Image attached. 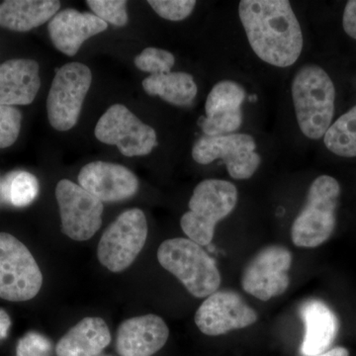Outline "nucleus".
Masks as SVG:
<instances>
[{
	"instance_id": "nucleus-27",
	"label": "nucleus",
	"mask_w": 356,
	"mask_h": 356,
	"mask_svg": "<svg viewBox=\"0 0 356 356\" xmlns=\"http://www.w3.org/2000/svg\"><path fill=\"white\" fill-rule=\"evenodd\" d=\"M22 113L14 106L0 105V149L11 147L19 137Z\"/></svg>"
},
{
	"instance_id": "nucleus-9",
	"label": "nucleus",
	"mask_w": 356,
	"mask_h": 356,
	"mask_svg": "<svg viewBox=\"0 0 356 356\" xmlns=\"http://www.w3.org/2000/svg\"><path fill=\"white\" fill-rule=\"evenodd\" d=\"M96 139L118 147L123 156H143L151 154L158 144L156 133L122 104L110 106L95 126Z\"/></svg>"
},
{
	"instance_id": "nucleus-7",
	"label": "nucleus",
	"mask_w": 356,
	"mask_h": 356,
	"mask_svg": "<svg viewBox=\"0 0 356 356\" xmlns=\"http://www.w3.org/2000/svg\"><path fill=\"white\" fill-rule=\"evenodd\" d=\"M42 285L43 275L30 250L15 236L0 233V298L29 301Z\"/></svg>"
},
{
	"instance_id": "nucleus-5",
	"label": "nucleus",
	"mask_w": 356,
	"mask_h": 356,
	"mask_svg": "<svg viewBox=\"0 0 356 356\" xmlns=\"http://www.w3.org/2000/svg\"><path fill=\"white\" fill-rule=\"evenodd\" d=\"M339 194L336 178L322 175L314 180L305 206L292 224L291 240L296 247L317 248L329 240L336 227Z\"/></svg>"
},
{
	"instance_id": "nucleus-1",
	"label": "nucleus",
	"mask_w": 356,
	"mask_h": 356,
	"mask_svg": "<svg viewBox=\"0 0 356 356\" xmlns=\"http://www.w3.org/2000/svg\"><path fill=\"white\" fill-rule=\"evenodd\" d=\"M238 15L257 57L278 67L296 63L303 49V34L289 1L243 0Z\"/></svg>"
},
{
	"instance_id": "nucleus-13",
	"label": "nucleus",
	"mask_w": 356,
	"mask_h": 356,
	"mask_svg": "<svg viewBox=\"0 0 356 356\" xmlns=\"http://www.w3.org/2000/svg\"><path fill=\"white\" fill-rule=\"evenodd\" d=\"M257 314L238 293L221 290L211 294L195 314V324L206 336L217 337L255 324Z\"/></svg>"
},
{
	"instance_id": "nucleus-23",
	"label": "nucleus",
	"mask_w": 356,
	"mask_h": 356,
	"mask_svg": "<svg viewBox=\"0 0 356 356\" xmlns=\"http://www.w3.org/2000/svg\"><path fill=\"white\" fill-rule=\"evenodd\" d=\"M39 194V181L28 172L8 173L0 182V197L4 203L17 208L27 207Z\"/></svg>"
},
{
	"instance_id": "nucleus-12",
	"label": "nucleus",
	"mask_w": 356,
	"mask_h": 356,
	"mask_svg": "<svg viewBox=\"0 0 356 356\" xmlns=\"http://www.w3.org/2000/svg\"><path fill=\"white\" fill-rule=\"evenodd\" d=\"M291 264L288 248L276 245L262 248L243 269V289L261 301L280 296L289 287L288 270Z\"/></svg>"
},
{
	"instance_id": "nucleus-30",
	"label": "nucleus",
	"mask_w": 356,
	"mask_h": 356,
	"mask_svg": "<svg viewBox=\"0 0 356 356\" xmlns=\"http://www.w3.org/2000/svg\"><path fill=\"white\" fill-rule=\"evenodd\" d=\"M343 26L348 36L356 40V0H350L344 8Z\"/></svg>"
},
{
	"instance_id": "nucleus-22",
	"label": "nucleus",
	"mask_w": 356,
	"mask_h": 356,
	"mask_svg": "<svg viewBox=\"0 0 356 356\" xmlns=\"http://www.w3.org/2000/svg\"><path fill=\"white\" fill-rule=\"evenodd\" d=\"M142 86L147 95L159 96L161 99L177 106L191 104L198 92L193 76L186 72H170L149 76L143 81Z\"/></svg>"
},
{
	"instance_id": "nucleus-31",
	"label": "nucleus",
	"mask_w": 356,
	"mask_h": 356,
	"mask_svg": "<svg viewBox=\"0 0 356 356\" xmlns=\"http://www.w3.org/2000/svg\"><path fill=\"white\" fill-rule=\"evenodd\" d=\"M11 327V320L6 311L0 309V341L6 339L9 329Z\"/></svg>"
},
{
	"instance_id": "nucleus-19",
	"label": "nucleus",
	"mask_w": 356,
	"mask_h": 356,
	"mask_svg": "<svg viewBox=\"0 0 356 356\" xmlns=\"http://www.w3.org/2000/svg\"><path fill=\"white\" fill-rule=\"evenodd\" d=\"M299 314L305 325L302 355H316L329 350L339 330V321L331 308L321 300L310 299L302 303Z\"/></svg>"
},
{
	"instance_id": "nucleus-32",
	"label": "nucleus",
	"mask_w": 356,
	"mask_h": 356,
	"mask_svg": "<svg viewBox=\"0 0 356 356\" xmlns=\"http://www.w3.org/2000/svg\"><path fill=\"white\" fill-rule=\"evenodd\" d=\"M311 356H350V353H348V350L344 348H332V350L320 353V355Z\"/></svg>"
},
{
	"instance_id": "nucleus-24",
	"label": "nucleus",
	"mask_w": 356,
	"mask_h": 356,
	"mask_svg": "<svg viewBox=\"0 0 356 356\" xmlns=\"http://www.w3.org/2000/svg\"><path fill=\"white\" fill-rule=\"evenodd\" d=\"M324 143L332 154L343 158L356 156V106L339 117L325 134Z\"/></svg>"
},
{
	"instance_id": "nucleus-6",
	"label": "nucleus",
	"mask_w": 356,
	"mask_h": 356,
	"mask_svg": "<svg viewBox=\"0 0 356 356\" xmlns=\"http://www.w3.org/2000/svg\"><path fill=\"white\" fill-rule=\"evenodd\" d=\"M147 222L142 210L124 211L107 227L98 243V261L111 273L132 266L147 242Z\"/></svg>"
},
{
	"instance_id": "nucleus-3",
	"label": "nucleus",
	"mask_w": 356,
	"mask_h": 356,
	"mask_svg": "<svg viewBox=\"0 0 356 356\" xmlns=\"http://www.w3.org/2000/svg\"><path fill=\"white\" fill-rule=\"evenodd\" d=\"M158 261L196 298H207L221 285L216 262L201 245L189 238L165 241L159 245Z\"/></svg>"
},
{
	"instance_id": "nucleus-29",
	"label": "nucleus",
	"mask_w": 356,
	"mask_h": 356,
	"mask_svg": "<svg viewBox=\"0 0 356 356\" xmlns=\"http://www.w3.org/2000/svg\"><path fill=\"white\" fill-rule=\"evenodd\" d=\"M16 356H53V346L48 337L30 332L18 341Z\"/></svg>"
},
{
	"instance_id": "nucleus-18",
	"label": "nucleus",
	"mask_w": 356,
	"mask_h": 356,
	"mask_svg": "<svg viewBox=\"0 0 356 356\" xmlns=\"http://www.w3.org/2000/svg\"><path fill=\"white\" fill-rule=\"evenodd\" d=\"M34 60L15 58L0 65V105L16 106L34 102L41 79Z\"/></svg>"
},
{
	"instance_id": "nucleus-33",
	"label": "nucleus",
	"mask_w": 356,
	"mask_h": 356,
	"mask_svg": "<svg viewBox=\"0 0 356 356\" xmlns=\"http://www.w3.org/2000/svg\"><path fill=\"white\" fill-rule=\"evenodd\" d=\"M0 182H1V180H0Z\"/></svg>"
},
{
	"instance_id": "nucleus-21",
	"label": "nucleus",
	"mask_w": 356,
	"mask_h": 356,
	"mask_svg": "<svg viewBox=\"0 0 356 356\" xmlns=\"http://www.w3.org/2000/svg\"><path fill=\"white\" fill-rule=\"evenodd\" d=\"M60 8L58 0H7L0 4V27L30 31L51 20Z\"/></svg>"
},
{
	"instance_id": "nucleus-25",
	"label": "nucleus",
	"mask_w": 356,
	"mask_h": 356,
	"mask_svg": "<svg viewBox=\"0 0 356 356\" xmlns=\"http://www.w3.org/2000/svg\"><path fill=\"white\" fill-rule=\"evenodd\" d=\"M134 64L142 72L156 76L170 72L175 64V58L170 51L163 49L147 48L134 58Z\"/></svg>"
},
{
	"instance_id": "nucleus-20",
	"label": "nucleus",
	"mask_w": 356,
	"mask_h": 356,
	"mask_svg": "<svg viewBox=\"0 0 356 356\" xmlns=\"http://www.w3.org/2000/svg\"><path fill=\"white\" fill-rule=\"evenodd\" d=\"M111 341L108 325L102 318H84L56 346L57 356H98Z\"/></svg>"
},
{
	"instance_id": "nucleus-2",
	"label": "nucleus",
	"mask_w": 356,
	"mask_h": 356,
	"mask_svg": "<svg viewBox=\"0 0 356 356\" xmlns=\"http://www.w3.org/2000/svg\"><path fill=\"white\" fill-rule=\"evenodd\" d=\"M292 97L297 121L307 138L324 137L334 113L336 89L329 74L318 65H305L292 83Z\"/></svg>"
},
{
	"instance_id": "nucleus-28",
	"label": "nucleus",
	"mask_w": 356,
	"mask_h": 356,
	"mask_svg": "<svg viewBox=\"0 0 356 356\" xmlns=\"http://www.w3.org/2000/svg\"><path fill=\"white\" fill-rule=\"evenodd\" d=\"M147 3L163 19L181 21L195 8V0H149Z\"/></svg>"
},
{
	"instance_id": "nucleus-10",
	"label": "nucleus",
	"mask_w": 356,
	"mask_h": 356,
	"mask_svg": "<svg viewBox=\"0 0 356 356\" xmlns=\"http://www.w3.org/2000/svg\"><path fill=\"white\" fill-rule=\"evenodd\" d=\"M255 149L254 139L248 134L204 136L194 144L192 158L200 165H209L221 159L232 177L248 179L261 165V156L255 153Z\"/></svg>"
},
{
	"instance_id": "nucleus-16",
	"label": "nucleus",
	"mask_w": 356,
	"mask_h": 356,
	"mask_svg": "<svg viewBox=\"0 0 356 356\" xmlns=\"http://www.w3.org/2000/svg\"><path fill=\"white\" fill-rule=\"evenodd\" d=\"M170 330L159 316H139L124 321L117 331L116 350L120 356H153L165 346Z\"/></svg>"
},
{
	"instance_id": "nucleus-11",
	"label": "nucleus",
	"mask_w": 356,
	"mask_h": 356,
	"mask_svg": "<svg viewBox=\"0 0 356 356\" xmlns=\"http://www.w3.org/2000/svg\"><path fill=\"white\" fill-rule=\"evenodd\" d=\"M62 232L77 242H84L97 233L102 224L103 202L69 179L56 187Z\"/></svg>"
},
{
	"instance_id": "nucleus-14",
	"label": "nucleus",
	"mask_w": 356,
	"mask_h": 356,
	"mask_svg": "<svg viewBox=\"0 0 356 356\" xmlns=\"http://www.w3.org/2000/svg\"><path fill=\"white\" fill-rule=\"evenodd\" d=\"M79 184L102 202H119L133 197L139 180L129 168L107 161H93L79 173Z\"/></svg>"
},
{
	"instance_id": "nucleus-8",
	"label": "nucleus",
	"mask_w": 356,
	"mask_h": 356,
	"mask_svg": "<svg viewBox=\"0 0 356 356\" xmlns=\"http://www.w3.org/2000/svg\"><path fill=\"white\" fill-rule=\"evenodd\" d=\"M91 83V70L81 63H69L57 70L47 98L51 127L67 132L76 125Z\"/></svg>"
},
{
	"instance_id": "nucleus-15",
	"label": "nucleus",
	"mask_w": 356,
	"mask_h": 356,
	"mask_svg": "<svg viewBox=\"0 0 356 356\" xmlns=\"http://www.w3.org/2000/svg\"><path fill=\"white\" fill-rule=\"evenodd\" d=\"M245 99V90L241 84L231 81L218 83L206 100V118L201 123L205 136L229 135L240 129Z\"/></svg>"
},
{
	"instance_id": "nucleus-17",
	"label": "nucleus",
	"mask_w": 356,
	"mask_h": 356,
	"mask_svg": "<svg viewBox=\"0 0 356 356\" xmlns=\"http://www.w3.org/2000/svg\"><path fill=\"white\" fill-rule=\"evenodd\" d=\"M108 24L93 13L65 9L50 20L48 31L54 46L60 53L74 57L84 42L106 31Z\"/></svg>"
},
{
	"instance_id": "nucleus-4",
	"label": "nucleus",
	"mask_w": 356,
	"mask_h": 356,
	"mask_svg": "<svg viewBox=\"0 0 356 356\" xmlns=\"http://www.w3.org/2000/svg\"><path fill=\"white\" fill-rule=\"evenodd\" d=\"M236 203L235 185L227 180H203L194 189L188 212L180 220L182 231L189 240L201 247L209 245L218 222L233 212Z\"/></svg>"
},
{
	"instance_id": "nucleus-26",
	"label": "nucleus",
	"mask_w": 356,
	"mask_h": 356,
	"mask_svg": "<svg viewBox=\"0 0 356 356\" xmlns=\"http://www.w3.org/2000/svg\"><path fill=\"white\" fill-rule=\"evenodd\" d=\"M89 8L107 24L123 27L128 23L127 1L125 0H88Z\"/></svg>"
}]
</instances>
